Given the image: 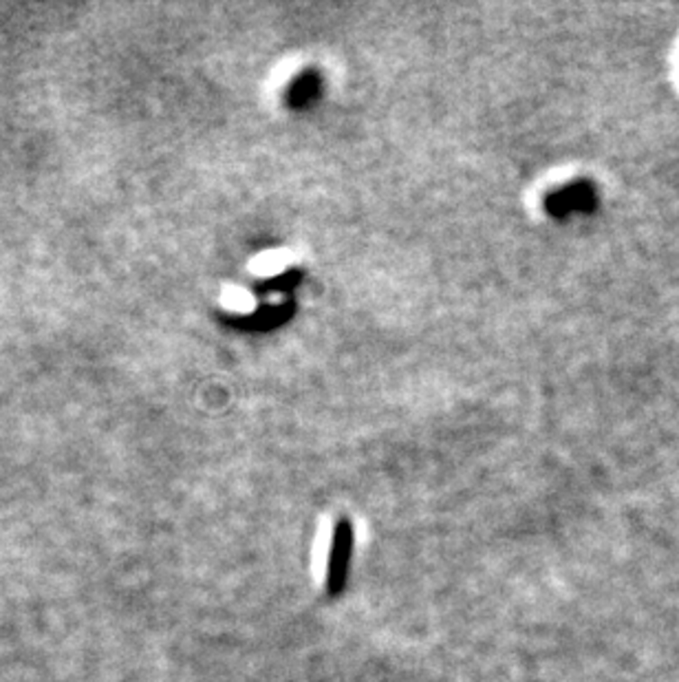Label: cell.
Instances as JSON below:
<instances>
[{
	"mask_svg": "<svg viewBox=\"0 0 679 682\" xmlns=\"http://www.w3.org/2000/svg\"><path fill=\"white\" fill-rule=\"evenodd\" d=\"M351 548V526L346 521L338 523V532H335V550H334V567H331V590H338L344 581L346 558H349Z\"/></svg>",
	"mask_w": 679,
	"mask_h": 682,
	"instance_id": "1",
	"label": "cell"
}]
</instances>
